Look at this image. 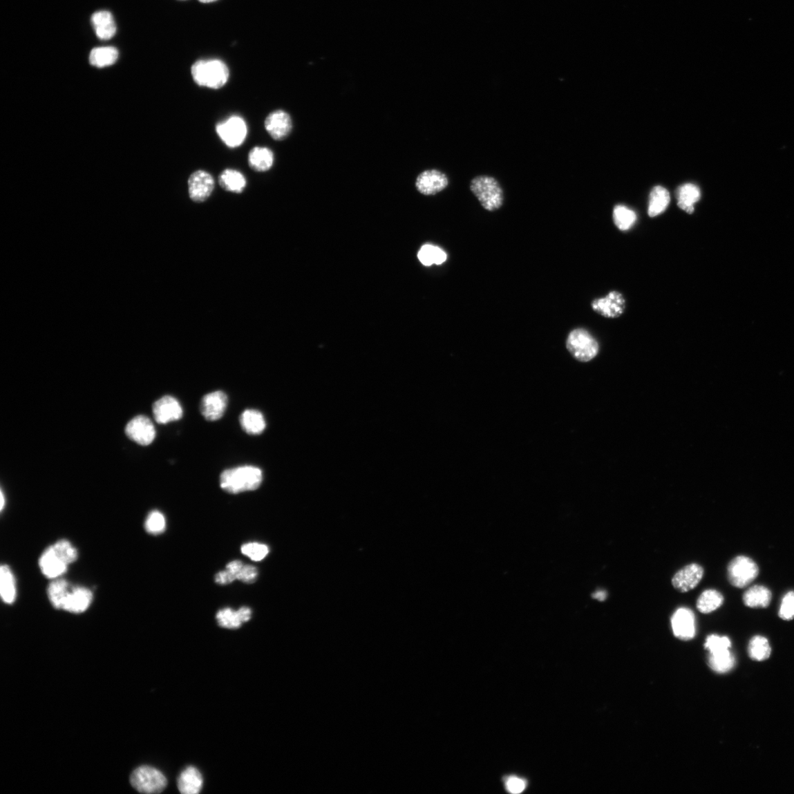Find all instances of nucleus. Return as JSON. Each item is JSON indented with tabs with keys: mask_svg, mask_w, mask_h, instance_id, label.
I'll list each match as a JSON object with an SVG mask.
<instances>
[{
	"mask_svg": "<svg viewBox=\"0 0 794 794\" xmlns=\"http://www.w3.org/2000/svg\"><path fill=\"white\" fill-rule=\"evenodd\" d=\"M772 652L770 644L766 638L762 636L753 637L748 646V653L750 657L757 661L767 660Z\"/></svg>",
	"mask_w": 794,
	"mask_h": 794,
	"instance_id": "473e14b6",
	"label": "nucleus"
},
{
	"mask_svg": "<svg viewBox=\"0 0 794 794\" xmlns=\"http://www.w3.org/2000/svg\"><path fill=\"white\" fill-rule=\"evenodd\" d=\"M728 574L730 583L736 588L742 589L756 579L759 569L751 558L738 556L730 563Z\"/></svg>",
	"mask_w": 794,
	"mask_h": 794,
	"instance_id": "0eeeda50",
	"label": "nucleus"
},
{
	"mask_svg": "<svg viewBox=\"0 0 794 794\" xmlns=\"http://www.w3.org/2000/svg\"><path fill=\"white\" fill-rule=\"evenodd\" d=\"M704 575V569L697 563H692L679 570L672 578L674 589L682 593L693 590Z\"/></svg>",
	"mask_w": 794,
	"mask_h": 794,
	"instance_id": "dca6fc26",
	"label": "nucleus"
},
{
	"mask_svg": "<svg viewBox=\"0 0 794 794\" xmlns=\"http://www.w3.org/2000/svg\"><path fill=\"white\" fill-rule=\"evenodd\" d=\"M92 600L93 594L89 589L84 587H71L62 609L74 614L84 613L89 607Z\"/></svg>",
	"mask_w": 794,
	"mask_h": 794,
	"instance_id": "a211bd4d",
	"label": "nucleus"
},
{
	"mask_svg": "<svg viewBox=\"0 0 794 794\" xmlns=\"http://www.w3.org/2000/svg\"><path fill=\"white\" fill-rule=\"evenodd\" d=\"M243 566H244V565H243V562H241L240 560H234V561L228 563L226 569L227 570H229V571H231L235 575V576L236 577V579H237V574H238V572L240 571L241 568L243 567Z\"/></svg>",
	"mask_w": 794,
	"mask_h": 794,
	"instance_id": "c03bdc74",
	"label": "nucleus"
},
{
	"mask_svg": "<svg viewBox=\"0 0 794 794\" xmlns=\"http://www.w3.org/2000/svg\"><path fill=\"white\" fill-rule=\"evenodd\" d=\"M262 481L261 469L243 466L225 470L220 476V486L227 493L236 494L256 490Z\"/></svg>",
	"mask_w": 794,
	"mask_h": 794,
	"instance_id": "f257e3e1",
	"label": "nucleus"
},
{
	"mask_svg": "<svg viewBox=\"0 0 794 794\" xmlns=\"http://www.w3.org/2000/svg\"><path fill=\"white\" fill-rule=\"evenodd\" d=\"M567 348L575 359L588 362L599 352V343L585 329H575L567 339Z\"/></svg>",
	"mask_w": 794,
	"mask_h": 794,
	"instance_id": "20e7f679",
	"label": "nucleus"
},
{
	"mask_svg": "<svg viewBox=\"0 0 794 794\" xmlns=\"http://www.w3.org/2000/svg\"><path fill=\"white\" fill-rule=\"evenodd\" d=\"M676 197L679 208L692 214L694 211L695 204L700 200L701 193L694 184L686 183L678 188Z\"/></svg>",
	"mask_w": 794,
	"mask_h": 794,
	"instance_id": "5701e85b",
	"label": "nucleus"
},
{
	"mask_svg": "<svg viewBox=\"0 0 794 794\" xmlns=\"http://www.w3.org/2000/svg\"><path fill=\"white\" fill-rule=\"evenodd\" d=\"M228 404L227 395L222 390L214 391L203 397L200 404V411L203 417L208 421L220 419L226 411Z\"/></svg>",
	"mask_w": 794,
	"mask_h": 794,
	"instance_id": "4468645a",
	"label": "nucleus"
},
{
	"mask_svg": "<svg viewBox=\"0 0 794 794\" xmlns=\"http://www.w3.org/2000/svg\"><path fill=\"white\" fill-rule=\"evenodd\" d=\"M70 589V584L63 579H56L50 584L48 589V597L55 608L62 609L66 597Z\"/></svg>",
	"mask_w": 794,
	"mask_h": 794,
	"instance_id": "2f4dec72",
	"label": "nucleus"
},
{
	"mask_svg": "<svg viewBox=\"0 0 794 794\" xmlns=\"http://www.w3.org/2000/svg\"><path fill=\"white\" fill-rule=\"evenodd\" d=\"M243 554L254 561H261L267 556L270 552L267 545L258 543H248L240 548Z\"/></svg>",
	"mask_w": 794,
	"mask_h": 794,
	"instance_id": "4c0bfd02",
	"label": "nucleus"
},
{
	"mask_svg": "<svg viewBox=\"0 0 794 794\" xmlns=\"http://www.w3.org/2000/svg\"><path fill=\"white\" fill-rule=\"evenodd\" d=\"M708 663L713 671L719 674H725L733 669L735 659L730 649L710 653Z\"/></svg>",
	"mask_w": 794,
	"mask_h": 794,
	"instance_id": "cd10ccee",
	"label": "nucleus"
},
{
	"mask_svg": "<svg viewBox=\"0 0 794 794\" xmlns=\"http://www.w3.org/2000/svg\"><path fill=\"white\" fill-rule=\"evenodd\" d=\"M236 579L235 575L226 569L225 571L218 572L215 577V581L218 584L227 585L233 583Z\"/></svg>",
	"mask_w": 794,
	"mask_h": 794,
	"instance_id": "37998d69",
	"label": "nucleus"
},
{
	"mask_svg": "<svg viewBox=\"0 0 794 794\" xmlns=\"http://www.w3.org/2000/svg\"><path fill=\"white\" fill-rule=\"evenodd\" d=\"M56 554L59 555L68 565H71L77 558V551L73 545L66 540H61L53 545Z\"/></svg>",
	"mask_w": 794,
	"mask_h": 794,
	"instance_id": "e433bc0d",
	"label": "nucleus"
},
{
	"mask_svg": "<svg viewBox=\"0 0 794 794\" xmlns=\"http://www.w3.org/2000/svg\"><path fill=\"white\" fill-rule=\"evenodd\" d=\"M593 597L594 598L595 600H597L599 601H604L606 600V598H607V592L605 591H602V590L598 591L594 594Z\"/></svg>",
	"mask_w": 794,
	"mask_h": 794,
	"instance_id": "a18cd8bd",
	"label": "nucleus"
},
{
	"mask_svg": "<svg viewBox=\"0 0 794 794\" xmlns=\"http://www.w3.org/2000/svg\"><path fill=\"white\" fill-rule=\"evenodd\" d=\"M216 131L225 145L230 148H236L245 142L248 130L245 120L237 115H234L218 122L216 126Z\"/></svg>",
	"mask_w": 794,
	"mask_h": 794,
	"instance_id": "423d86ee",
	"label": "nucleus"
},
{
	"mask_svg": "<svg viewBox=\"0 0 794 794\" xmlns=\"http://www.w3.org/2000/svg\"><path fill=\"white\" fill-rule=\"evenodd\" d=\"M240 424L241 428L251 435H261L267 427L263 413L255 409H247L241 413Z\"/></svg>",
	"mask_w": 794,
	"mask_h": 794,
	"instance_id": "4be33fe9",
	"label": "nucleus"
},
{
	"mask_svg": "<svg viewBox=\"0 0 794 794\" xmlns=\"http://www.w3.org/2000/svg\"><path fill=\"white\" fill-rule=\"evenodd\" d=\"M448 185V179L442 171L431 169L422 172L416 181L417 190L424 195H435Z\"/></svg>",
	"mask_w": 794,
	"mask_h": 794,
	"instance_id": "2eb2a0df",
	"label": "nucleus"
},
{
	"mask_svg": "<svg viewBox=\"0 0 794 794\" xmlns=\"http://www.w3.org/2000/svg\"><path fill=\"white\" fill-rule=\"evenodd\" d=\"M771 601H772V593L763 585L751 587L743 596L745 605L753 608L767 607Z\"/></svg>",
	"mask_w": 794,
	"mask_h": 794,
	"instance_id": "a878e982",
	"label": "nucleus"
},
{
	"mask_svg": "<svg viewBox=\"0 0 794 794\" xmlns=\"http://www.w3.org/2000/svg\"><path fill=\"white\" fill-rule=\"evenodd\" d=\"M724 603L722 594L715 589H708L701 593L697 602L698 611L708 614L717 611Z\"/></svg>",
	"mask_w": 794,
	"mask_h": 794,
	"instance_id": "c756f323",
	"label": "nucleus"
},
{
	"mask_svg": "<svg viewBox=\"0 0 794 794\" xmlns=\"http://www.w3.org/2000/svg\"><path fill=\"white\" fill-rule=\"evenodd\" d=\"M470 189L488 211H497L503 205L504 191L496 178L488 176L475 177L471 181Z\"/></svg>",
	"mask_w": 794,
	"mask_h": 794,
	"instance_id": "7ed1b4c3",
	"label": "nucleus"
},
{
	"mask_svg": "<svg viewBox=\"0 0 794 794\" xmlns=\"http://www.w3.org/2000/svg\"><path fill=\"white\" fill-rule=\"evenodd\" d=\"M193 82L202 87L220 89L228 82L229 73L227 65L220 60H201L191 67Z\"/></svg>",
	"mask_w": 794,
	"mask_h": 794,
	"instance_id": "f03ea898",
	"label": "nucleus"
},
{
	"mask_svg": "<svg viewBox=\"0 0 794 794\" xmlns=\"http://www.w3.org/2000/svg\"><path fill=\"white\" fill-rule=\"evenodd\" d=\"M131 784L140 793H159L166 788L167 779L157 768L142 766L133 771L131 776Z\"/></svg>",
	"mask_w": 794,
	"mask_h": 794,
	"instance_id": "39448f33",
	"label": "nucleus"
},
{
	"mask_svg": "<svg viewBox=\"0 0 794 794\" xmlns=\"http://www.w3.org/2000/svg\"><path fill=\"white\" fill-rule=\"evenodd\" d=\"M247 179L241 172L234 169H226L218 177V184L223 189L235 193H243L247 187Z\"/></svg>",
	"mask_w": 794,
	"mask_h": 794,
	"instance_id": "b1692460",
	"label": "nucleus"
},
{
	"mask_svg": "<svg viewBox=\"0 0 794 794\" xmlns=\"http://www.w3.org/2000/svg\"><path fill=\"white\" fill-rule=\"evenodd\" d=\"M67 563L56 554L53 546L46 549L39 559V567L45 577L57 579L68 569Z\"/></svg>",
	"mask_w": 794,
	"mask_h": 794,
	"instance_id": "f3484780",
	"label": "nucleus"
},
{
	"mask_svg": "<svg viewBox=\"0 0 794 794\" xmlns=\"http://www.w3.org/2000/svg\"><path fill=\"white\" fill-rule=\"evenodd\" d=\"M97 36L102 40H109L117 32L112 15L108 11H99L91 18Z\"/></svg>",
	"mask_w": 794,
	"mask_h": 794,
	"instance_id": "393cba45",
	"label": "nucleus"
},
{
	"mask_svg": "<svg viewBox=\"0 0 794 794\" xmlns=\"http://www.w3.org/2000/svg\"><path fill=\"white\" fill-rule=\"evenodd\" d=\"M125 433L131 440L142 446L151 444L156 436L153 423L145 416H138L130 421Z\"/></svg>",
	"mask_w": 794,
	"mask_h": 794,
	"instance_id": "1a4fd4ad",
	"label": "nucleus"
},
{
	"mask_svg": "<svg viewBox=\"0 0 794 794\" xmlns=\"http://www.w3.org/2000/svg\"><path fill=\"white\" fill-rule=\"evenodd\" d=\"M274 160L272 149L266 146L252 148L248 155L249 167L257 172H265L271 169Z\"/></svg>",
	"mask_w": 794,
	"mask_h": 794,
	"instance_id": "412c9836",
	"label": "nucleus"
},
{
	"mask_svg": "<svg viewBox=\"0 0 794 794\" xmlns=\"http://www.w3.org/2000/svg\"><path fill=\"white\" fill-rule=\"evenodd\" d=\"M671 623L674 634L679 639L689 641L695 636L696 618L692 609L678 608L672 616Z\"/></svg>",
	"mask_w": 794,
	"mask_h": 794,
	"instance_id": "9b49d317",
	"label": "nucleus"
},
{
	"mask_svg": "<svg viewBox=\"0 0 794 794\" xmlns=\"http://www.w3.org/2000/svg\"><path fill=\"white\" fill-rule=\"evenodd\" d=\"M119 53L112 47L97 48L91 52L89 62L92 66L103 68L113 65L118 59Z\"/></svg>",
	"mask_w": 794,
	"mask_h": 794,
	"instance_id": "7c9ffc66",
	"label": "nucleus"
},
{
	"mask_svg": "<svg viewBox=\"0 0 794 794\" xmlns=\"http://www.w3.org/2000/svg\"><path fill=\"white\" fill-rule=\"evenodd\" d=\"M418 258L424 266L430 267L433 264L441 265L446 261V252L438 247L431 245L423 246L418 253Z\"/></svg>",
	"mask_w": 794,
	"mask_h": 794,
	"instance_id": "72a5a7b5",
	"label": "nucleus"
},
{
	"mask_svg": "<svg viewBox=\"0 0 794 794\" xmlns=\"http://www.w3.org/2000/svg\"><path fill=\"white\" fill-rule=\"evenodd\" d=\"M0 594L3 601L7 604H12L16 600L15 578L7 565H3L0 569Z\"/></svg>",
	"mask_w": 794,
	"mask_h": 794,
	"instance_id": "bb28decb",
	"label": "nucleus"
},
{
	"mask_svg": "<svg viewBox=\"0 0 794 794\" xmlns=\"http://www.w3.org/2000/svg\"><path fill=\"white\" fill-rule=\"evenodd\" d=\"M731 645V641L728 637L710 635L707 638L705 647L710 653H712L729 650Z\"/></svg>",
	"mask_w": 794,
	"mask_h": 794,
	"instance_id": "58836bf2",
	"label": "nucleus"
},
{
	"mask_svg": "<svg viewBox=\"0 0 794 794\" xmlns=\"http://www.w3.org/2000/svg\"><path fill=\"white\" fill-rule=\"evenodd\" d=\"M637 220L636 214L624 205H616L614 210V221L616 227L623 231L631 229Z\"/></svg>",
	"mask_w": 794,
	"mask_h": 794,
	"instance_id": "f704fd0d",
	"label": "nucleus"
},
{
	"mask_svg": "<svg viewBox=\"0 0 794 794\" xmlns=\"http://www.w3.org/2000/svg\"><path fill=\"white\" fill-rule=\"evenodd\" d=\"M258 569L251 565H244L237 574V580L245 583H254L258 578Z\"/></svg>",
	"mask_w": 794,
	"mask_h": 794,
	"instance_id": "79ce46f5",
	"label": "nucleus"
},
{
	"mask_svg": "<svg viewBox=\"0 0 794 794\" xmlns=\"http://www.w3.org/2000/svg\"><path fill=\"white\" fill-rule=\"evenodd\" d=\"M200 1L201 3H212V2H215V1H216V0H200Z\"/></svg>",
	"mask_w": 794,
	"mask_h": 794,
	"instance_id": "de8ad7c7",
	"label": "nucleus"
},
{
	"mask_svg": "<svg viewBox=\"0 0 794 794\" xmlns=\"http://www.w3.org/2000/svg\"><path fill=\"white\" fill-rule=\"evenodd\" d=\"M670 202L668 191L661 187H654L650 193L648 214L650 217L657 216L663 213Z\"/></svg>",
	"mask_w": 794,
	"mask_h": 794,
	"instance_id": "c85d7f7f",
	"label": "nucleus"
},
{
	"mask_svg": "<svg viewBox=\"0 0 794 794\" xmlns=\"http://www.w3.org/2000/svg\"><path fill=\"white\" fill-rule=\"evenodd\" d=\"M153 410L156 422L161 424L178 421L183 415V410L179 401L169 395L157 400L153 405Z\"/></svg>",
	"mask_w": 794,
	"mask_h": 794,
	"instance_id": "ddd939ff",
	"label": "nucleus"
},
{
	"mask_svg": "<svg viewBox=\"0 0 794 794\" xmlns=\"http://www.w3.org/2000/svg\"><path fill=\"white\" fill-rule=\"evenodd\" d=\"M203 785V779L200 771L189 766L182 772L178 780V786L182 794H198Z\"/></svg>",
	"mask_w": 794,
	"mask_h": 794,
	"instance_id": "aec40b11",
	"label": "nucleus"
},
{
	"mask_svg": "<svg viewBox=\"0 0 794 794\" xmlns=\"http://www.w3.org/2000/svg\"><path fill=\"white\" fill-rule=\"evenodd\" d=\"M526 787L527 782L522 778L511 776L505 780V788L511 793H521Z\"/></svg>",
	"mask_w": 794,
	"mask_h": 794,
	"instance_id": "a19ab883",
	"label": "nucleus"
},
{
	"mask_svg": "<svg viewBox=\"0 0 794 794\" xmlns=\"http://www.w3.org/2000/svg\"><path fill=\"white\" fill-rule=\"evenodd\" d=\"M265 129L275 141H283L293 129L292 119L289 113L276 110L270 113L264 122Z\"/></svg>",
	"mask_w": 794,
	"mask_h": 794,
	"instance_id": "9d476101",
	"label": "nucleus"
},
{
	"mask_svg": "<svg viewBox=\"0 0 794 794\" xmlns=\"http://www.w3.org/2000/svg\"><path fill=\"white\" fill-rule=\"evenodd\" d=\"M252 616L251 609L243 607L234 611L233 609L226 607L218 611L216 620L218 625L226 629L236 630L240 627L243 623H247Z\"/></svg>",
	"mask_w": 794,
	"mask_h": 794,
	"instance_id": "6ab92c4d",
	"label": "nucleus"
},
{
	"mask_svg": "<svg viewBox=\"0 0 794 794\" xmlns=\"http://www.w3.org/2000/svg\"><path fill=\"white\" fill-rule=\"evenodd\" d=\"M4 505H5V498H4V493H3V491H1V510H3V508H4Z\"/></svg>",
	"mask_w": 794,
	"mask_h": 794,
	"instance_id": "49530a36",
	"label": "nucleus"
},
{
	"mask_svg": "<svg viewBox=\"0 0 794 794\" xmlns=\"http://www.w3.org/2000/svg\"><path fill=\"white\" fill-rule=\"evenodd\" d=\"M625 306V297L618 292H609L604 298L594 301L592 304L596 313L609 319H615L623 315Z\"/></svg>",
	"mask_w": 794,
	"mask_h": 794,
	"instance_id": "f8f14e48",
	"label": "nucleus"
},
{
	"mask_svg": "<svg viewBox=\"0 0 794 794\" xmlns=\"http://www.w3.org/2000/svg\"><path fill=\"white\" fill-rule=\"evenodd\" d=\"M779 616L786 621L794 618V592H789L782 598Z\"/></svg>",
	"mask_w": 794,
	"mask_h": 794,
	"instance_id": "ea45409f",
	"label": "nucleus"
},
{
	"mask_svg": "<svg viewBox=\"0 0 794 794\" xmlns=\"http://www.w3.org/2000/svg\"><path fill=\"white\" fill-rule=\"evenodd\" d=\"M188 187L191 200L195 202H203L211 197L215 189V180L208 171H195L189 178Z\"/></svg>",
	"mask_w": 794,
	"mask_h": 794,
	"instance_id": "6e6552de",
	"label": "nucleus"
},
{
	"mask_svg": "<svg viewBox=\"0 0 794 794\" xmlns=\"http://www.w3.org/2000/svg\"><path fill=\"white\" fill-rule=\"evenodd\" d=\"M145 529L146 532L151 535L163 533L166 529V519L164 514L158 511L149 513L145 522Z\"/></svg>",
	"mask_w": 794,
	"mask_h": 794,
	"instance_id": "c9c22d12",
	"label": "nucleus"
}]
</instances>
